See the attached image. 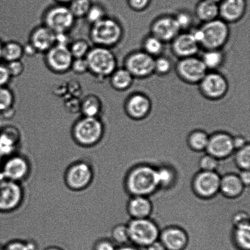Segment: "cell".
<instances>
[{
    "label": "cell",
    "instance_id": "6da1fadb",
    "mask_svg": "<svg viewBox=\"0 0 250 250\" xmlns=\"http://www.w3.org/2000/svg\"><path fill=\"white\" fill-rule=\"evenodd\" d=\"M203 50L224 49L230 38L229 24L218 18L189 31Z\"/></svg>",
    "mask_w": 250,
    "mask_h": 250
},
{
    "label": "cell",
    "instance_id": "7a4b0ae2",
    "mask_svg": "<svg viewBox=\"0 0 250 250\" xmlns=\"http://www.w3.org/2000/svg\"><path fill=\"white\" fill-rule=\"evenodd\" d=\"M125 185L132 196L148 197L159 188L156 168L148 165L135 167L127 173Z\"/></svg>",
    "mask_w": 250,
    "mask_h": 250
},
{
    "label": "cell",
    "instance_id": "3957f363",
    "mask_svg": "<svg viewBox=\"0 0 250 250\" xmlns=\"http://www.w3.org/2000/svg\"><path fill=\"white\" fill-rule=\"evenodd\" d=\"M104 132V125L100 117L82 116L73 124L71 135L78 146L91 148L102 141Z\"/></svg>",
    "mask_w": 250,
    "mask_h": 250
},
{
    "label": "cell",
    "instance_id": "277c9868",
    "mask_svg": "<svg viewBox=\"0 0 250 250\" xmlns=\"http://www.w3.org/2000/svg\"><path fill=\"white\" fill-rule=\"evenodd\" d=\"M124 29L118 20L107 16L92 24L90 30V40L95 46L112 48L121 43Z\"/></svg>",
    "mask_w": 250,
    "mask_h": 250
},
{
    "label": "cell",
    "instance_id": "5b68a950",
    "mask_svg": "<svg viewBox=\"0 0 250 250\" xmlns=\"http://www.w3.org/2000/svg\"><path fill=\"white\" fill-rule=\"evenodd\" d=\"M94 167L89 162L78 160L71 163L63 174V181L68 189L82 192L87 189L94 181Z\"/></svg>",
    "mask_w": 250,
    "mask_h": 250
},
{
    "label": "cell",
    "instance_id": "8992f818",
    "mask_svg": "<svg viewBox=\"0 0 250 250\" xmlns=\"http://www.w3.org/2000/svg\"><path fill=\"white\" fill-rule=\"evenodd\" d=\"M89 72L100 78H109L117 67V60L111 48L95 46L86 57Z\"/></svg>",
    "mask_w": 250,
    "mask_h": 250
},
{
    "label": "cell",
    "instance_id": "52a82bcc",
    "mask_svg": "<svg viewBox=\"0 0 250 250\" xmlns=\"http://www.w3.org/2000/svg\"><path fill=\"white\" fill-rule=\"evenodd\" d=\"M32 166L25 155L17 152L2 159L0 166V180L22 183L31 175Z\"/></svg>",
    "mask_w": 250,
    "mask_h": 250
},
{
    "label": "cell",
    "instance_id": "ba28073f",
    "mask_svg": "<svg viewBox=\"0 0 250 250\" xmlns=\"http://www.w3.org/2000/svg\"><path fill=\"white\" fill-rule=\"evenodd\" d=\"M126 225L129 242L138 248L146 249L159 239L160 231L158 225L149 218L132 219Z\"/></svg>",
    "mask_w": 250,
    "mask_h": 250
},
{
    "label": "cell",
    "instance_id": "9c48e42d",
    "mask_svg": "<svg viewBox=\"0 0 250 250\" xmlns=\"http://www.w3.org/2000/svg\"><path fill=\"white\" fill-rule=\"evenodd\" d=\"M198 85L201 95L210 101L224 99L229 91V82L219 71H208Z\"/></svg>",
    "mask_w": 250,
    "mask_h": 250
},
{
    "label": "cell",
    "instance_id": "30bf717a",
    "mask_svg": "<svg viewBox=\"0 0 250 250\" xmlns=\"http://www.w3.org/2000/svg\"><path fill=\"white\" fill-rule=\"evenodd\" d=\"M76 19L68 5L58 4L51 6L43 15V24L56 34L68 33L75 23Z\"/></svg>",
    "mask_w": 250,
    "mask_h": 250
},
{
    "label": "cell",
    "instance_id": "8fae6325",
    "mask_svg": "<svg viewBox=\"0 0 250 250\" xmlns=\"http://www.w3.org/2000/svg\"><path fill=\"white\" fill-rule=\"evenodd\" d=\"M25 192L21 183L0 180V213L16 211L23 205Z\"/></svg>",
    "mask_w": 250,
    "mask_h": 250
},
{
    "label": "cell",
    "instance_id": "7c38bea8",
    "mask_svg": "<svg viewBox=\"0 0 250 250\" xmlns=\"http://www.w3.org/2000/svg\"><path fill=\"white\" fill-rule=\"evenodd\" d=\"M154 58L142 50L129 53L125 58L123 67L135 79L144 80L154 74Z\"/></svg>",
    "mask_w": 250,
    "mask_h": 250
},
{
    "label": "cell",
    "instance_id": "4fadbf2b",
    "mask_svg": "<svg viewBox=\"0 0 250 250\" xmlns=\"http://www.w3.org/2000/svg\"><path fill=\"white\" fill-rule=\"evenodd\" d=\"M176 75L186 84L198 85L208 72L200 57L180 59L174 66Z\"/></svg>",
    "mask_w": 250,
    "mask_h": 250
},
{
    "label": "cell",
    "instance_id": "5bb4252c",
    "mask_svg": "<svg viewBox=\"0 0 250 250\" xmlns=\"http://www.w3.org/2000/svg\"><path fill=\"white\" fill-rule=\"evenodd\" d=\"M45 55L46 65L53 72L62 74L70 70L74 58L68 46L56 43Z\"/></svg>",
    "mask_w": 250,
    "mask_h": 250
},
{
    "label": "cell",
    "instance_id": "9a60e30c",
    "mask_svg": "<svg viewBox=\"0 0 250 250\" xmlns=\"http://www.w3.org/2000/svg\"><path fill=\"white\" fill-rule=\"evenodd\" d=\"M152 101L148 95L143 92L132 93L125 100L124 111L129 118L134 121H142L151 113Z\"/></svg>",
    "mask_w": 250,
    "mask_h": 250
},
{
    "label": "cell",
    "instance_id": "2e32d148",
    "mask_svg": "<svg viewBox=\"0 0 250 250\" xmlns=\"http://www.w3.org/2000/svg\"><path fill=\"white\" fill-rule=\"evenodd\" d=\"M149 33L160 39L163 42L170 43L181 30L172 15H162L152 21Z\"/></svg>",
    "mask_w": 250,
    "mask_h": 250
},
{
    "label": "cell",
    "instance_id": "e0dca14e",
    "mask_svg": "<svg viewBox=\"0 0 250 250\" xmlns=\"http://www.w3.org/2000/svg\"><path fill=\"white\" fill-rule=\"evenodd\" d=\"M220 176L216 171L201 170L193 181V188L196 194L203 198L214 197L220 191Z\"/></svg>",
    "mask_w": 250,
    "mask_h": 250
},
{
    "label": "cell",
    "instance_id": "ac0fdd59",
    "mask_svg": "<svg viewBox=\"0 0 250 250\" xmlns=\"http://www.w3.org/2000/svg\"><path fill=\"white\" fill-rule=\"evenodd\" d=\"M173 55L180 59L197 56L200 46L189 31H181L170 42Z\"/></svg>",
    "mask_w": 250,
    "mask_h": 250
},
{
    "label": "cell",
    "instance_id": "d6986e66",
    "mask_svg": "<svg viewBox=\"0 0 250 250\" xmlns=\"http://www.w3.org/2000/svg\"><path fill=\"white\" fill-rule=\"evenodd\" d=\"M205 150L219 160L227 158L234 151L232 136L225 132H215L209 136Z\"/></svg>",
    "mask_w": 250,
    "mask_h": 250
},
{
    "label": "cell",
    "instance_id": "ffe728a7",
    "mask_svg": "<svg viewBox=\"0 0 250 250\" xmlns=\"http://www.w3.org/2000/svg\"><path fill=\"white\" fill-rule=\"evenodd\" d=\"M219 18L228 24L236 23L246 15V0H222L220 2Z\"/></svg>",
    "mask_w": 250,
    "mask_h": 250
},
{
    "label": "cell",
    "instance_id": "44dd1931",
    "mask_svg": "<svg viewBox=\"0 0 250 250\" xmlns=\"http://www.w3.org/2000/svg\"><path fill=\"white\" fill-rule=\"evenodd\" d=\"M159 240L167 250H185L188 244V234L176 227L167 228L160 232Z\"/></svg>",
    "mask_w": 250,
    "mask_h": 250
},
{
    "label": "cell",
    "instance_id": "7402d4cb",
    "mask_svg": "<svg viewBox=\"0 0 250 250\" xmlns=\"http://www.w3.org/2000/svg\"><path fill=\"white\" fill-rule=\"evenodd\" d=\"M21 134L17 127L5 126L0 129V157L2 159L18 152Z\"/></svg>",
    "mask_w": 250,
    "mask_h": 250
},
{
    "label": "cell",
    "instance_id": "603a6c76",
    "mask_svg": "<svg viewBox=\"0 0 250 250\" xmlns=\"http://www.w3.org/2000/svg\"><path fill=\"white\" fill-rule=\"evenodd\" d=\"M29 42L38 53H45L56 44V33L48 27L39 26L34 29L29 36Z\"/></svg>",
    "mask_w": 250,
    "mask_h": 250
},
{
    "label": "cell",
    "instance_id": "cb8c5ba5",
    "mask_svg": "<svg viewBox=\"0 0 250 250\" xmlns=\"http://www.w3.org/2000/svg\"><path fill=\"white\" fill-rule=\"evenodd\" d=\"M153 206L148 197L132 196L127 205V210L132 219L149 218Z\"/></svg>",
    "mask_w": 250,
    "mask_h": 250
},
{
    "label": "cell",
    "instance_id": "d4e9b609",
    "mask_svg": "<svg viewBox=\"0 0 250 250\" xmlns=\"http://www.w3.org/2000/svg\"><path fill=\"white\" fill-rule=\"evenodd\" d=\"M245 186L240 180L238 175L227 174L220 179V191L225 197L235 198L244 192Z\"/></svg>",
    "mask_w": 250,
    "mask_h": 250
},
{
    "label": "cell",
    "instance_id": "484cf974",
    "mask_svg": "<svg viewBox=\"0 0 250 250\" xmlns=\"http://www.w3.org/2000/svg\"><path fill=\"white\" fill-rule=\"evenodd\" d=\"M194 16L202 23L219 18V3L209 0H201L196 6Z\"/></svg>",
    "mask_w": 250,
    "mask_h": 250
},
{
    "label": "cell",
    "instance_id": "4316f807",
    "mask_svg": "<svg viewBox=\"0 0 250 250\" xmlns=\"http://www.w3.org/2000/svg\"><path fill=\"white\" fill-rule=\"evenodd\" d=\"M110 84L117 91H126L133 84L135 78L124 67H117L110 76Z\"/></svg>",
    "mask_w": 250,
    "mask_h": 250
},
{
    "label": "cell",
    "instance_id": "83f0119b",
    "mask_svg": "<svg viewBox=\"0 0 250 250\" xmlns=\"http://www.w3.org/2000/svg\"><path fill=\"white\" fill-rule=\"evenodd\" d=\"M201 60L208 71H218L224 65L226 55L224 49L203 50Z\"/></svg>",
    "mask_w": 250,
    "mask_h": 250
},
{
    "label": "cell",
    "instance_id": "f1b7e54d",
    "mask_svg": "<svg viewBox=\"0 0 250 250\" xmlns=\"http://www.w3.org/2000/svg\"><path fill=\"white\" fill-rule=\"evenodd\" d=\"M102 110V100L94 94L87 95L80 104V111L82 114V116L100 117Z\"/></svg>",
    "mask_w": 250,
    "mask_h": 250
},
{
    "label": "cell",
    "instance_id": "f546056e",
    "mask_svg": "<svg viewBox=\"0 0 250 250\" xmlns=\"http://www.w3.org/2000/svg\"><path fill=\"white\" fill-rule=\"evenodd\" d=\"M166 43L149 33L144 37L141 43V50L154 58L163 55L165 50Z\"/></svg>",
    "mask_w": 250,
    "mask_h": 250
},
{
    "label": "cell",
    "instance_id": "4dcf8cb0",
    "mask_svg": "<svg viewBox=\"0 0 250 250\" xmlns=\"http://www.w3.org/2000/svg\"><path fill=\"white\" fill-rule=\"evenodd\" d=\"M233 232L234 244L239 250H250V222L234 226Z\"/></svg>",
    "mask_w": 250,
    "mask_h": 250
},
{
    "label": "cell",
    "instance_id": "1f68e13d",
    "mask_svg": "<svg viewBox=\"0 0 250 250\" xmlns=\"http://www.w3.org/2000/svg\"><path fill=\"white\" fill-rule=\"evenodd\" d=\"M24 55L23 45L16 41L2 43V59L6 62L21 60Z\"/></svg>",
    "mask_w": 250,
    "mask_h": 250
},
{
    "label": "cell",
    "instance_id": "d6a6232c",
    "mask_svg": "<svg viewBox=\"0 0 250 250\" xmlns=\"http://www.w3.org/2000/svg\"><path fill=\"white\" fill-rule=\"evenodd\" d=\"M209 136L203 130L197 129L191 132L188 137V144L195 151H202L207 148Z\"/></svg>",
    "mask_w": 250,
    "mask_h": 250
},
{
    "label": "cell",
    "instance_id": "836d02e7",
    "mask_svg": "<svg viewBox=\"0 0 250 250\" xmlns=\"http://www.w3.org/2000/svg\"><path fill=\"white\" fill-rule=\"evenodd\" d=\"M156 175L159 188L170 187L176 180L175 171L171 167L162 166L156 168Z\"/></svg>",
    "mask_w": 250,
    "mask_h": 250
},
{
    "label": "cell",
    "instance_id": "e575fe53",
    "mask_svg": "<svg viewBox=\"0 0 250 250\" xmlns=\"http://www.w3.org/2000/svg\"><path fill=\"white\" fill-rule=\"evenodd\" d=\"M173 68V61L168 56L163 55L154 58V74L165 77L170 74Z\"/></svg>",
    "mask_w": 250,
    "mask_h": 250
},
{
    "label": "cell",
    "instance_id": "d590c367",
    "mask_svg": "<svg viewBox=\"0 0 250 250\" xmlns=\"http://www.w3.org/2000/svg\"><path fill=\"white\" fill-rule=\"evenodd\" d=\"M92 4L91 0H73L68 6L76 19H82L86 16Z\"/></svg>",
    "mask_w": 250,
    "mask_h": 250
},
{
    "label": "cell",
    "instance_id": "8d00e7d4",
    "mask_svg": "<svg viewBox=\"0 0 250 250\" xmlns=\"http://www.w3.org/2000/svg\"><path fill=\"white\" fill-rule=\"evenodd\" d=\"M173 16L181 31H188L193 28L195 17L189 11L181 10Z\"/></svg>",
    "mask_w": 250,
    "mask_h": 250
},
{
    "label": "cell",
    "instance_id": "74e56055",
    "mask_svg": "<svg viewBox=\"0 0 250 250\" xmlns=\"http://www.w3.org/2000/svg\"><path fill=\"white\" fill-rule=\"evenodd\" d=\"M68 48L73 58L77 59L86 57L91 47L87 41L80 39L71 42Z\"/></svg>",
    "mask_w": 250,
    "mask_h": 250
},
{
    "label": "cell",
    "instance_id": "f35d334b",
    "mask_svg": "<svg viewBox=\"0 0 250 250\" xmlns=\"http://www.w3.org/2000/svg\"><path fill=\"white\" fill-rule=\"evenodd\" d=\"M111 239L117 247L127 244L129 239L127 225L119 224L114 226L111 230Z\"/></svg>",
    "mask_w": 250,
    "mask_h": 250
},
{
    "label": "cell",
    "instance_id": "ab89813d",
    "mask_svg": "<svg viewBox=\"0 0 250 250\" xmlns=\"http://www.w3.org/2000/svg\"><path fill=\"white\" fill-rule=\"evenodd\" d=\"M38 246L31 240L16 239L1 247V250H37Z\"/></svg>",
    "mask_w": 250,
    "mask_h": 250
},
{
    "label": "cell",
    "instance_id": "60d3db41",
    "mask_svg": "<svg viewBox=\"0 0 250 250\" xmlns=\"http://www.w3.org/2000/svg\"><path fill=\"white\" fill-rule=\"evenodd\" d=\"M15 99L13 92L7 86L0 87V114L13 108Z\"/></svg>",
    "mask_w": 250,
    "mask_h": 250
},
{
    "label": "cell",
    "instance_id": "b9f144b4",
    "mask_svg": "<svg viewBox=\"0 0 250 250\" xmlns=\"http://www.w3.org/2000/svg\"><path fill=\"white\" fill-rule=\"evenodd\" d=\"M107 16L106 10L103 5L99 3H93L85 19L87 20L89 23L92 25Z\"/></svg>",
    "mask_w": 250,
    "mask_h": 250
},
{
    "label": "cell",
    "instance_id": "7bdbcfd3",
    "mask_svg": "<svg viewBox=\"0 0 250 250\" xmlns=\"http://www.w3.org/2000/svg\"><path fill=\"white\" fill-rule=\"evenodd\" d=\"M236 165L242 170H250V146H247L236 151L235 155Z\"/></svg>",
    "mask_w": 250,
    "mask_h": 250
},
{
    "label": "cell",
    "instance_id": "ee69618b",
    "mask_svg": "<svg viewBox=\"0 0 250 250\" xmlns=\"http://www.w3.org/2000/svg\"><path fill=\"white\" fill-rule=\"evenodd\" d=\"M219 166V159L209 154L202 156L199 161V166L202 171H216Z\"/></svg>",
    "mask_w": 250,
    "mask_h": 250
},
{
    "label": "cell",
    "instance_id": "f6af8a7d",
    "mask_svg": "<svg viewBox=\"0 0 250 250\" xmlns=\"http://www.w3.org/2000/svg\"><path fill=\"white\" fill-rule=\"evenodd\" d=\"M70 70L78 75H83L89 72V67L85 58L73 59Z\"/></svg>",
    "mask_w": 250,
    "mask_h": 250
},
{
    "label": "cell",
    "instance_id": "bcb514c9",
    "mask_svg": "<svg viewBox=\"0 0 250 250\" xmlns=\"http://www.w3.org/2000/svg\"><path fill=\"white\" fill-rule=\"evenodd\" d=\"M6 65L12 78L21 76L24 69L23 63L21 60L12 61Z\"/></svg>",
    "mask_w": 250,
    "mask_h": 250
},
{
    "label": "cell",
    "instance_id": "7dc6e473",
    "mask_svg": "<svg viewBox=\"0 0 250 250\" xmlns=\"http://www.w3.org/2000/svg\"><path fill=\"white\" fill-rule=\"evenodd\" d=\"M117 246L111 239L102 238L95 241L93 250H116Z\"/></svg>",
    "mask_w": 250,
    "mask_h": 250
},
{
    "label": "cell",
    "instance_id": "c3c4849f",
    "mask_svg": "<svg viewBox=\"0 0 250 250\" xmlns=\"http://www.w3.org/2000/svg\"><path fill=\"white\" fill-rule=\"evenodd\" d=\"M150 1L151 0H127L130 8L136 12L144 11L148 8Z\"/></svg>",
    "mask_w": 250,
    "mask_h": 250
},
{
    "label": "cell",
    "instance_id": "681fc988",
    "mask_svg": "<svg viewBox=\"0 0 250 250\" xmlns=\"http://www.w3.org/2000/svg\"><path fill=\"white\" fill-rule=\"evenodd\" d=\"M11 78L6 65L0 63V87L7 86Z\"/></svg>",
    "mask_w": 250,
    "mask_h": 250
},
{
    "label": "cell",
    "instance_id": "f907efd6",
    "mask_svg": "<svg viewBox=\"0 0 250 250\" xmlns=\"http://www.w3.org/2000/svg\"><path fill=\"white\" fill-rule=\"evenodd\" d=\"M232 144H233L234 151H237L243 148L249 143L244 136H236L232 137Z\"/></svg>",
    "mask_w": 250,
    "mask_h": 250
},
{
    "label": "cell",
    "instance_id": "816d5d0a",
    "mask_svg": "<svg viewBox=\"0 0 250 250\" xmlns=\"http://www.w3.org/2000/svg\"><path fill=\"white\" fill-rule=\"evenodd\" d=\"M232 221H233L234 226L250 222L249 215L244 212L237 213L236 215H234Z\"/></svg>",
    "mask_w": 250,
    "mask_h": 250
},
{
    "label": "cell",
    "instance_id": "f5cc1de1",
    "mask_svg": "<svg viewBox=\"0 0 250 250\" xmlns=\"http://www.w3.org/2000/svg\"><path fill=\"white\" fill-rule=\"evenodd\" d=\"M70 39V36L68 35V33H62L56 34V43L68 46L71 43Z\"/></svg>",
    "mask_w": 250,
    "mask_h": 250
},
{
    "label": "cell",
    "instance_id": "db71d44e",
    "mask_svg": "<svg viewBox=\"0 0 250 250\" xmlns=\"http://www.w3.org/2000/svg\"><path fill=\"white\" fill-rule=\"evenodd\" d=\"M238 176L245 188L248 187L250 184V170H242Z\"/></svg>",
    "mask_w": 250,
    "mask_h": 250
},
{
    "label": "cell",
    "instance_id": "11a10c76",
    "mask_svg": "<svg viewBox=\"0 0 250 250\" xmlns=\"http://www.w3.org/2000/svg\"><path fill=\"white\" fill-rule=\"evenodd\" d=\"M23 47L24 55L29 56V57H32V56H34L37 53H38L36 49L34 48V46L29 42L23 46Z\"/></svg>",
    "mask_w": 250,
    "mask_h": 250
},
{
    "label": "cell",
    "instance_id": "9f6ffc18",
    "mask_svg": "<svg viewBox=\"0 0 250 250\" xmlns=\"http://www.w3.org/2000/svg\"><path fill=\"white\" fill-rule=\"evenodd\" d=\"M146 249V250H167L159 239L149 245Z\"/></svg>",
    "mask_w": 250,
    "mask_h": 250
},
{
    "label": "cell",
    "instance_id": "6f0895ef",
    "mask_svg": "<svg viewBox=\"0 0 250 250\" xmlns=\"http://www.w3.org/2000/svg\"><path fill=\"white\" fill-rule=\"evenodd\" d=\"M116 250H140L138 247L133 246V245H124V246L117 247Z\"/></svg>",
    "mask_w": 250,
    "mask_h": 250
},
{
    "label": "cell",
    "instance_id": "680465c9",
    "mask_svg": "<svg viewBox=\"0 0 250 250\" xmlns=\"http://www.w3.org/2000/svg\"><path fill=\"white\" fill-rule=\"evenodd\" d=\"M55 1L58 2L59 4L67 5L69 4L71 1H73V0H55Z\"/></svg>",
    "mask_w": 250,
    "mask_h": 250
},
{
    "label": "cell",
    "instance_id": "91938a15",
    "mask_svg": "<svg viewBox=\"0 0 250 250\" xmlns=\"http://www.w3.org/2000/svg\"><path fill=\"white\" fill-rule=\"evenodd\" d=\"M44 250H64L62 248H61L60 247L58 246H50L48 247L47 248H46Z\"/></svg>",
    "mask_w": 250,
    "mask_h": 250
},
{
    "label": "cell",
    "instance_id": "94428289",
    "mask_svg": "<svg viewBox=\"0 0 250 250\" xmlns=\"http://www.w3.org/2000/svg\"><path fill=\"white\" fill-rule=\"evenodd\" d=\"M2 43L0 41V60H2Z\"/></svg>",
    "mask_w": 250,
    "mask_h": 250
},
{
    "label": "cell",
    "instance_id": "6125c7cd",
    "mask_svg": "<svg viewBox=\"0 0 250 250\" xmlns=\"http://www.w3.org/2000/svg\"><path fill=\"white\" fill-rule=\"evenodd\" d=\"M209 1H211L213 2H217V3H219V2H221L222 0H209Z\"/></svg>",
    "mask_w": 250,
    "mask_h": 250
},
{
    "label": "cell",
    "instance_id": "be15d7a7",
    "mask_svg": "<svg viewBox=\"0 0 250 250\" xmlns=\"http://www.w3.org/2000/svg\"><path fill=\"white\" fill-rule=\"evenodd\" d=\"M2 159L0 157V166H1V164L2 162Z\"/></svg>",
    "mask_w": 250,
    "mask_h": 250
}]
</instances>
